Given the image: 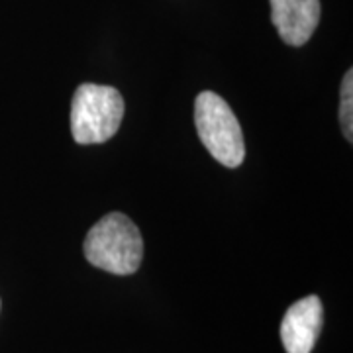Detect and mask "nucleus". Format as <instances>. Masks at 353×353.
<instances>
[{
	"label": "nucleus",
	"instance_id": "4",
	"mask_svg": "<svg viewBox=\"0 0 353 353\" xmlns=\"http://www.w3.org/2000/svg\"><path fill=\"white\" fill-rule=\"evenodd\" d=\"M322 303L310 294L294 303L281 322V341L287 353H310L322 330Z\"/></svg>",
	"mask_w": 353,
	"mask_h": 353
},
{
	"label": "nucleus",
	"instance_id": "1",
	"mask_svg": "<svg viewBox=\"0 0 353 353\" xmlns=\"http://www.w3.org/2000/svg\"><path fill=\"white\" fill-rule=\"evenodd\" d=\"M85 257L90 265L112 275L136 273L143 257L138 226L122 212L106 214L87 234Z\"/></svg>",
	"mask_w": 353,
	"mask_h": 353
},
{
	"label": "nucleus",
	"instance_id": "2",
	"mask_svg": "<svg viewBox=\"0 0 353 353\" xmlns=\"http://www.w3.org/2000/svg\"><path fill=\"white\" fill-rule=\"evenodd\" d=\"M124 118V99L114 87L79 85L71 102V132L77 143H104L118 132Z\"/></svg>",
	"mask_w": 353,
	"mask_h": 353
},
{
	"label": "nucleus",
	"instance_id": "5",
	"mask_svg": "<svg viewBox=\"0 0 353 353\" xmlns=\"http://www.w3.org/2000/svg\"><path fill=\"white\" fill-rule=\"evenodd\" d=\"M271 22L277 28L281 39L301 48L312 38L320 22V0H269Z\"/></svg>",
	"mask_w": 353,
	"mask_h": 353
},
{
	"label": "nucleus",
	"instance_id": "3",
	"mask_svg": "<svg viewBox=\"0 0 353 353\" xmlns=\"http://www.w3.org/2000/svg\"><path fill=\"white\" fill-rule=\"evenodd\" d=\"M194 124L204 148L216 161L236 169L245 159L241 126L228 102L212 90H204L194 102Z\"/></svg>",
	"mask_w": 353,
	"mask_h": 353
},
{
	"label": "nucleus",
	"instance_id": "6",
	"mask_svg": "<svg viewBox=\"0 0 353 353\" xmlns=\"http://www.w3.org/2000/svg\"><path fill=\"white\" fill-rule=\"evenodd\" d=\"M353 102V73L352 69L345 73L343 81H341V102H340V120H341V130H343V136L347 141L353 139V112L352 104Z\"/></svg>",
	"mask_w": 353,
	"mask_h": 353
}]
</instances>
